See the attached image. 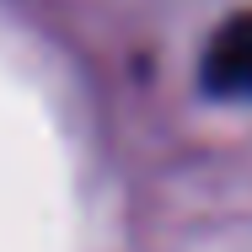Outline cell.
Masks as SVG:
<instances>
[{
	"label": "cell",
	"instance_id": "cell-1",
	"mask_svg": "<svg viewBox=\"0 0 252 252\" xmlns=\"http://www.w3.org/2000/svg\"><path fill=\"white\" fill-rule=\"evenodd\" d=\"M204 92L209 97H252V11L231 16L204 49Z\"/></svg>",
	"mask_w": 252,
	"mask_h": 252
}]
</instances>
